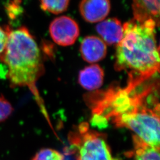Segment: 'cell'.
Returning <instances> with one entry per match:
<instances>
[{"instance_id":"obj_5","label":"cell","mask_w":160,"mask_h":160,"mask_svg":"<svg viewBox=\"0 0 160 160\" xmlns=\"http://www.w3.org/2000/svg\"><path fill=\"white\" fill-rule=\"evenodd\" d=\"M49 33L52 40L58 45L71 46L77 39L80 29L74 19L63 16L52 22L49 26Z\"/></svg>"},{"instance_id":"obj_2","label":"cell","mask_w":160,"mask_h":160,"mask_svg":"<svg viewBox=\"0 0 160 160\" xmlns=\"http://www.w3.org/2000/svg\"><path fill=\"white\" fill-rule=\"evenodd\" d=\"M128 94L120 113L111 122L125 128L145 143L160 149L159 81L154 77L137 86L126 85Z\"/></svg>"},{"instance_id":"obj_1","label":"cell","mask_w":160,"mask_h":160,"mask_svg":"<svg viewBox=\"0 0 160 160\" xmlns=\"http://www.w3.org/2000/svg\"><path fill=\"white\" fill-rule=\"evenodd\" d=\"M152 20L138 22L135 19L123 25V36L116 45L114 68L128 74V83L138 85L159 73V47L156 27Z\"/></svg>"},{"instance_id":"obj_16","label":"cell","mask_w":160,"mask_h":160,"mask_svg":"<svg viewBox=\"0 0 160 160\" xmlns=\"http://www.w3.org/2000/svg\"><path fill=\"white\" fill-rule=\"evenodd\" d=\"M8 28L4 29L0 26V55L3 53L6 48L8 39Z\"/></svg>"},{"instance_id":"obj_11","label":"cell","mask_w":160,"mask_h":160,"mask_svg":"<svg viewBox=\"0 0 160 160\" xmlns=\"http://www.w3.org/2000/svg\"><path fill=\"white\" fill-rule=\"evenodd\" d=\"M134 160H160V149L145 143L135 135L133 136Z\"/></svg>"},{"instance_id":"obj_3","label":"cell","mask_w":160,"mask_h":160,"mask_svg":"<svg viewBox=\"0 0 160 160\" xmlns=\"http://www.w3.org/2000/svg\"><path fill=\"white\" fill-rule=\"evenodd\" d=\"M8 30L6 48L0 55L7 67V78L12 87L34 88L43 71L39 46L26 27Z\"/></svg>"},{"instance_id":"obj_10","label":"cell","mask_w":160,"mask_h":160,"mask_svg":"<svg viewBox=\"0 0 160 160\" xmlns=\"http://www.w3.org/2000/svg\"><path fill=\"white\" fill-rule=\"evenodd\" d=\"M104 71L98 65L92 64L80 71L78 81L80 85L87 90H95L102 86Z\"/></svg>"},{"instance_id":"obj_9","label":"cell","mask_w":160,"mask_h":160,"mask_svg":"<svg viewBox=\"0 0 160 160\" xmlns=\"http://www.w3.org/2000/svg\"><path fill=\"white\" fill-rule=\"evenodd\" d=\"M96 29L104 42L108 45H117L123 36V26L116 18H110L98 23Z\"/></svg>"},{"instance_id":"obj_7","label":"cell","mask_w":160,"mask_h":160,"mask_svg":"<svg viewBox=\"0 0 160 160\" xmlns=\"http://www.w3.org/2000/svg\"><path fill=\"white\" fill-rule=\"evenodd\" d=\"M80 53L82 59L88 63H95L103 59L107 53L106 45L94 36L86 37L81 43Z\"/></svg>"},{"instance_id":"obj_6","label":"cell","mask_w":160,"mask_h":160,"mask_svg":"<svg viewBox=\"0 0 160 160\" xmlns=\"http://www.w3.org/2000/svg\"><path fill=\"white\" fill-rule=\"evenodd\" d=\"M110 0H81L79 9L81 16L88 23L103 21L110 11Z\"/></svg>"},{"instance_id":"obj_15","label":"cell","mask_w":160,"mask_h":160,"mask_svg":"<svg viewBox=\"0 0 160 160\" xmlns=\"http://www.w3.org/2000/svg\"><path fill=\"white\" fill-rule=\"evenodd\" d=\"M12 112L13 108L11 103L2 95H0V122L7 120Z\"/></svg>"},{"instance_id":"obj_8","label":"cell","mask_w":160,"mask_h":160,"mask_svg":"<svg viewBox=\"0 0 160 160\" xmlns=\"http://www.w3.org/2000/svg\"><path fill=\"white\" fill-rule=\"evenodd\" d=\"M132 1L133 19L141 22L152 20L159 25L160 0Z\"/></svg>"},{"instance_id":"obj_13","label":"cell","mask_w":160,"mask_h":160,"mask_svg":"<svg viewBox=\"0 0 160 160\" xmlns=\"http://www.w3.org/2000/svg\"><path fill=\"white\" fill-rule=\"evenodd\" d=\"M32 160H64V157L57 150L45 148L38 151Z\"/></svg>"},{"instance_id":"obj_4","label":"cell","mask_w":160,"mask_h":160,"mask_svg":"<svg viewBox=\"0 0 160 160\" xmlns=\"http://www.w3.org/2000/svg\"><path fill=\"white\" fill-rule=\"evenodd\" d=\"M68 139L77 160H119L112 156L105 135L91 129L86 122L70 132Z\"/></svg>"},{"instance_id":"obj_14","label":"cell","mask_w":160,"mask_h":160,"mask_svg":"<svg viewBox=\"0 0 160 160\" xmlns=\"http://www.w3.org/2000/svg\"><path fill=\"white\" fill-rule=\"evenodd\" d=\"M21 0H10L6 5V11L8 17L11 20H16L23 14V7Z\"/></svg>"},{"instance_id":"obj_12","label":"cell","mask_w":160,"mask_h":160,"mask_svg":"<svg viewBox=\"0 0 160 160\" xmlns=\"http://www.w3.org/2000/svg\"><path fill=\"white\" fill-rule=\"evenodd\" d=\"M69 3V0H40V7L45 12L59 14L67 10Z\"/></svg>"}]
</instances>
